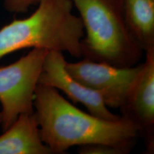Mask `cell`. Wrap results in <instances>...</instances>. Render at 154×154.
Wrapping results in <instances>:
<instances>
[{
	"instance_id": "8992f818",
	"label": "cell",
	"mask_w": 154,
	"mask_h": 154,
	"mask_svg": "<svg viewBox=\"0 0 154 154\" xmlns=\"http://www.w3.org/2000/svg\"><path fill=\"white\" fill-rule=\"evenodd\" d=\"M146 60L119 110L145 140L147 151L154 150V49L146 51Z\"/></svg>"
},
{
	"instance_id": "9c48e42d",
	"label": "cell",
	"mask_w": 154,
	"mask_h": 154,
	"mask_svg": "<svg viewBox=\"0 0 154 154\" xmlns=\"http://www.w3.org/2000/svg\"><path fill=\"white\" fill-rule=\"evenodd\" d=\"M127 25L144 53L154 49V0H124Z\"/></svg>"
},
{
	"instance_id": "ba28073f",
	"label": "cell",
	"mask_w": 154,
	"mask_h": 154,
	"mask_svg": "<svg viewBox=\"0 0 154 154\" xmlns=\"http://www.w3.org/2000/svg\"><path fill=\"white\" fill-rule=\"evenodd\" d=\"M0 154H52L42 139L34 113H23L0 135Z\"/></svg>"
},
{
	"instance_id": "7c38bea8",
	"label": "cell",
	"mask_w": 154,
	"mask_h": 154,
	"mask_svg": "<svg viewBox=\"0 0 154 154\" xmlns=\"http://www.w3.org/2000/svg\"><path fill=\"white\" fill-rule=\"evenodd\" d=\"M2 124V114H1V111H0V125Z\"/></svg>"
},
{
	"instance_id": "7a4b0ae2",
	"label": "cell",
	"mask_w": 154,
	"mask_h": 154,
	"mask_svg": "<svg viewBox=\"0 0 154 154\" xmlns=\"http://www.w3.org/2000/svg\"><path fill=\"white\" fill-rule=\"evenodd\" d=\"M35 11L0 29V59L24 49L40 48L82 57L84 29L72 0H39Z\"/></svg>"
},
{
	"instance_id": "277c9868",
	"label": "cell",
	"mask_w": 154,
	"mask_h": 154,
	"mask_svg": "<svg viewBox=\"0 0 154 154\" xmlns=\"http://www.w3.org/2000/svg\"><path fill=\"white\" fill-rule=\"evenodd\" d=\"M48 51L34 48L14 63L0 67V126L2 131L21 114L34 113V94Z\"/></svg>"
},
{
	"instance_id": "30bf717a",
	"label": "cell",
	"mask_w": 154,
	"mask_h": 154,
	"mask_svg": "<svg viewBox=\"0 0 154 154\" xmlns=\"http://www.w3.org/2000/svg\"><path fill=\"white\" fill-rule=\"evenodd\" d=\"M133 148L128 146H118L109 144H91L79 147L81 154H128Z\"/></svg>"
},
{
	"instance_id": "52a82bcc",
	"label": "cell",
	"mask_w": 154,
	"mask_h": 154,
	"mask_svg": "<svg viewBox=\"0 0 154 154\" xmlns=\"http://www.w3.org/2000/svg\"><path fill=\"white\" fill-rule=\"evenodd\" d=\"M63 53L51 50L47 53L38 79V84L61 90L74 103H81L88 113L106 120L121 119L110 111L97 93L81 84L67 72Z\"/></svg>"
},
{
	"instance_id": "3957f363",
	"label": "cell",
	"mask_w": 154,
	"mask_h": 154,
	"mask_svg": "<svg viewBox=\"0 0 154 154\" xmlns=\"http://www.w3.org/2000/svg\"><path fill=\"white\" fill-rule=\"evenodd\" d=\"M84 29L82 57L118 67L138 64L144 51L130 32L124 0H72Z\"/></svg>"
},
{
	"instance_id": "6da1fadb",
	"label": "cell",
	"mask_w": 154,
	"mask_h": 154,
	"mask_svg": "<svg viewBox=\"0 0 154 154\" xmlns=\"http://www.w3.org/2000/svg\"><path fill=\"white\" fill-rule=\"evenodd\" d=\"M34 110L42 139L51 153H64L71 147L91 144L133 148L138 136L136 127L121 116L110 121L84 112L57 89L38 83Z\"/></svg>"
},
{
	"instance_id": "5b68a950",
	"label": "cell",
	"mask_w": 154,
	"mask_h": 154,
	"mask_svg": "<svg viewBox=\"0 0 154 154\" xmlns=\"http://www.w3.org/2000/svg\"><path fill=\"white\" fill-rule=\"evenodd\" d=\"M65 66L78 82L99 94L107 107L120 109L141 63L131 67H118L83 59L77 62L66 61Z\"/></svg>"
},
{
	"instance_id": "8fae6325",
	"label": "cell",
	"mask_w": 154,
	"mask_h": 154,
	"mask_svg": "<svg viewBox=\"0 0 154 154\" xmlns=\"http://www.w3.org/2000/svg\"><path fill=\"white\" fill-rule=\"evenodd\" d=\"M39 0H3L5 9L11 14H24L30 7L36 6Z\"/></svg>"
}]
</instances>
